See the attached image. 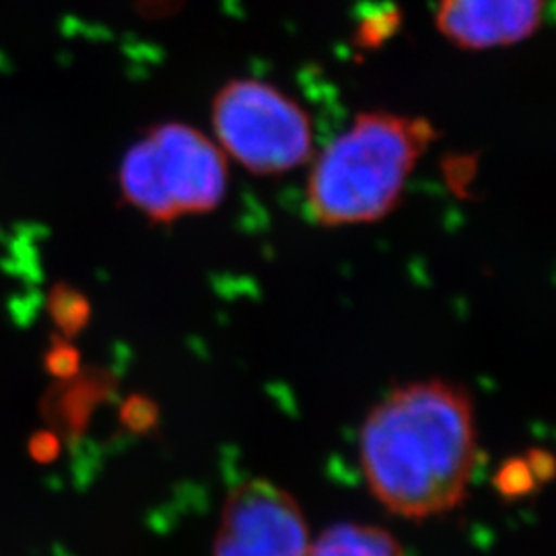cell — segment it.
Instances as JSON below:
<instances>
[{
	"mask_svg": "<svg viewBox=\"0 0 556 556\" xmlns=\"http://www.w3.org/2000/svg\"><path fill=\"white\" fill-rule=\"evenodd\" d=\"M358 456L371 493L397 516L454 509L477 466V425L468 392L443 379L400 386L361 427Z\"/></svg>",
	"mask_w": 556,
	"mask_h": 556,
	"instance_id": "obj_1",
	"label": "cell"
},
{
	"mask_svg": "<svg viewBox=\"0 0 556 556\" xmlns=\"http://www.w3.org/2000/svg\"><path fill=\"white\" fill-rule=\"evenodd\" d=\"M438 139L425 118L392 112L358 114L312 167L307 206L324 227L376 223L402 200L418 160Z\"/></svg>",
	"mask_w": 556,
	"mask_h": 556,
	"instance_id": "obj_2",
	"label": "cell"
},
{
	"mask_svg": "<svg viewBox=\"0 0 556 556\" xmlns=\"http://www.w3.org/2000/svg\"><path fill=\"white\" fill-rule=\"evenodd\" d=\"M227 178L219 144L184 122L153 126L126 151L118 172L124 200L153 223L215 211Z\"/></svg>",
	"mask_w": 556,
	"mask_h": 556,
	"instance_id": "obj_3",
	"label": "cell"
},
{
	"mask_svg": "<svg viewBox=\"0 0 556 556\" xmlns=\"http://www.w3.org/2000/svg\"><path fill=\"white\" fill-rule=\"evenodd\" d=\"M211 118L220 151L256 176L287 174L314 155L309 114L270 83L229 80L213 100Z\"/></svg>",
	"mask_w": 556,
	"mask_h": 556,
	"instance_id": "obj_4",
	"label": "cell"
},
{
	"mask_svg": "<svg viewBox=\"0 0 556 556\" xmlns=\"http://www.w3.org/2000/svg\"><path fill=\"white\" fill-rule=\"evenodd\" d=\"M309 551L305 517L287 491L256 478L229 493L215 556H309Z\"/></svg>",
	"mask_w": 556,
	"mask_h": 556,
	"instance_id": "obj_5",
	"label": "cell"
},
{
	"mask_svg": "<svg viewBox=\"0 0 556 556\" xmlns=\"http://www.w3.org/2000/svg\"><path fill=\"white\" fill-rule=\"evenodd\" d=\"M544 0H439L438 27L462 50H489L528 40Z\"/></svg>",
	"mask_w": 556,
	"mask_h": 556,
	"instance_id": "obj_6",
	"label": "cell"
},
{
	"mask_svg": "<svg viewBox=\"0 0 556 556\" xmlns=\"http://www.w3.org/2000/svg\"><path fill=\"white\" fill-rule=\"evenodd\" d=\"M309 556H404V553L396 540L379 528L340 523L312 544Z\"/></svg>",
	"mask_w": 556,
	"mask_h": 556,
	"instance_id": "obj_7",
	"label": "cell"
}]
</instances>
